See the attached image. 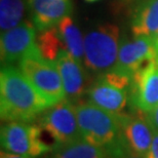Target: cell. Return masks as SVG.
I'll use <instances>...</instances> for the list:
<instances>
[{"mask_svg": "<svg viewBox=\"0 0 158 158\" xmlns=\"http://www.w3.org/2000/svg\"><path fill=\"white\" fill-rule=\"evenodd\" d=\"M108 158H146V157L132 152L124 144V142L122 141L117 146L109 151Z\"/></svg>", "mask_w": 158, "mask_h": 158, "instance_id": "d6986e66", "label": "cell"}, {"mask_svg": "<svg viewBox=\"0 0 158 158\" xmlns=\"http://www.w3.org/2000/svg\"><path fill=\"white\" fill-rule=\"evenodd\" d=\"M61 75L66 100L77 104L86 89V73L82 63L78 62L67 49H62L53 62Z\"/></svg>", "mask_w": 158, "mask_h": 158, "instance_id": "30bf717a", "label": "cell"}, {"mask_svg": "<svg viewBox=\"0 0 158 158\" xmlns=\"http://www.w3.org/2000/svg\"><path fill=\"white\" fill-rule=\"evenodd\" d=\"M31 22L37 32L56 27L73 10L72 0H27Z\"/></svg>", "mask_w": 158, "mask_h": 158, "instance_id": "8fae6325", "label": "cell"}, {"mask_svg": "<svg viewBox=\"0 0 158 158\" xmlns=\"http://www.w3.org/2000/svg\"><path fill=\"white\" fill-rule=\"evenodd\" d=\"M118 116L122 141L132 152L146 157L153 140V126L147 116L146 119L126 113Z\"/></svg>", "mask_w": 158, "mask_h": 158, "instance_id": "7c38bea8", "label": "cell"}, {"mask_svg": "<svg viewBox=\"0 0 158 158\" xmlns=\"http://www.w3.org/2000/svg\"><path fill=\"white\" fill-rule=\"evenodd\" d=\"M120 31L114 24H102L84 36V67L101 76L113 70L117 63Z\"/></svg>", "mask_w": 158, "mask_h": 158, "instance_id": "3957f363", "label": "cell"}, {"mask_svg": "<svg viewBox=\"0 0 158 158\" xmlns=\"http://www.w3.org/2000/svg\"><path fill=\"white\" fill-rule=\"evenodd\" d=\"M152 40H153V45H154V48H155V52L158 58V32L152 37Z\"/></svg>", "mask_w": 158, "mask_h": 158, "instance_id": "603a6c76", "label": "cell"}, {"mask_svg": "<svg viewBox=\"0 0 158 158\" xmlns=\"http://www.w3.org/2000/svg\"><path fill=\"white\" fill-rule=\"evenodd\" d=\"M83 141L107 151L122 142L118 114L108 112L89 102L75 104Z\"/></svg>", "mask_w": 158, "mask_h": 158, "instance_id": "7a4b0ae2", "label": "cell"}, {"mask_svg": "<svg viewBox=\"0 0 158 158\" xmlns=\"http://www.w3.org/2000/svg\"><path fill=\"white\" fill-rule=\"evenodd\" d=\"M39 126L56 149L60 146L83 141L75 104L68 100L48 107L39 116Z\"/></svg>", "mask_w": 158, "mask_h": 158, "instance_id": "8992f818", "label": "cell"}, {"mask_svg": "<svg viewBox=\"0 0 158 158\" xmlns=\"http://www.w3.org/2000/svg\"><path fill=\"white\" fill-rule=\"evenodd\" d=\"M0 141L2 150L35 158L55 150L39 124L30 122H6L1 126Z\"/></svg>", "mask_w": 158, "mask_h": 158, "instance_id": "5b68a950", "label": "cell"}, {"mask_svg": "<svg viewBox=\"0 0 158 158\" xmlns=\"http://www.w3.org/2000/svg\"><path fill=\"white\" fill-rule=\"evenodd\" d=\"M156 60H157V62H158V58H156Z\"/></svg>", "mask_w": 158, "mask_h": 158, "instance_id": "d4e9b609", "label": "cell"}, {"mask_svg": "<svg viewBox=\"0 0 158 158\" xmlns=\"http://www.w3.org/2000/svg\"><path fill=\"white\" fill-rule=\"evenodd\" d=\"M147 118L149 120V122L151 123V125L158 131V105L152 112L147 114Z\"/></svg>", "mask_w": 158, "mask_h": 158, "instance_id": "44dd1931", "label": "cell"}, {"mask_svg": "<svg viewBox=\"0 0 158 158\" xmlns=\"http://www.w3.org/2000/svg\"><path fill=\"white\" fill-rule=\"evenodd\" d=\"M37 46L42 56L52 62H55L62 49H66L56 27L38 32Z\"/></svg>", "mask_w": 158, "mask_h": 158, "instance_id": "ac0fdd59", "label": "cell"}, {"mask_svg": "<svg viewBox=\"0 0 158 158\" xmlns=\"http://www.w3.org/2000/svg\"><path fill=\"white\" fill-rule=\"evenodd\" d=\"M85 1H87V2H94V1H98V0H85Z\"/></svg>", "mask_w": 158, "mask_h": 158, "instance_id": "cb8c5ba5", "label": "cell"}, {"mask_svg": "<svg viewBox=\"0 0 158 158\" xmlns=\"http://www.w3.org/2000/svg\"><path fill=\"white\" fill-rule=\"evenodd\" d=\"M0 158H35V157L20 155V154H15V153H10V152H7V151L2 150L1 153H0Z\"/></svg>", "mask_w": 158, "mask_h": 158, "instance_id": "7402d4cb", "label": "cell"}, {"mask_svg": "<svg viewBox=\"0 0 158 158\" xmlns=\"http://www.w3.org/2000/svg\"><path fill=\"white\" fill-rule=\"evenodd\" d=\"M27 8V0H0L1 33L22 23Z\"/></svg>", "mask_w": 158, "mask_h": 158, "instance_id": "e0dca14e", "label": "cell"}, {"mask_svg": "<svg viewBox=\"0 0 158 158\" xmlns=\"http://www.w3.org/2000/svg\"><path fill=\"white\" fill-rule=\"evenodd\" d=\"M156 58L151 36H134L132 39L123 36L120 39L117 63L114 69L132 78L135 71Z\"/></svg>", "mask_w": 158, "mask_h": 158, "instance_id": "9c48e42d", "label": "cell"}, {"mask_svg": "<svg viewBox=\"0 0 158 158\" xmlns=\"http://www.w3.org/2000/svg\"><path fill=\"white\" fill-rule=\"evenodd\" d=\"M134 36H151L158 32V0H142L135 6L131 21Z\"/></svg>", "mask_w": 158, "mask_h": 158, "instance_id": "5bb4252c", "label": "cell"}, {"mask_svg": "<svg viewBox=\"0 0 158 158\" xmlns=\"http://www.w3.org/2000/svg\"><path fill=\"white\" fill-rule=\"evenodd\" d=\"M128 104L132 109L149 114L158 105V62L152 60L132 75L128 89Z\"/></svg>", "mask_w": 158, "mask_h": 158, "instance_id": "52a82bcc", "label": "cell"}, {"mask_svg": "<svg viewBox=\"0 0 158 158\" xmlns=\"http://www.w3.org/2000/svg\"><path fill=\"white\" fill-rule=\"evenodd\" d=\"M37 47V30L32 22L24 21L1 33L0 53L2 66L14 65Z\"/></svg>", "mask_w": 158, "mask_h": 158, "instance_id": "ba28073f", "label": "cell"}, {"mask_svg": "<svg viewBox=\"0 0 158 158\" xmlns=\"http://www.w3.org/2000/svg\"><path fill=\"white\" fill-rule=\"evenodd\" d=\"M88 102L114 114H121L128 104V89L98 76L87 88Z\"/></svg>", "mask_w": 158, "mask_h": 158, "instance_id": "4fadbf2b", "label": "cell"}, {"mask_svg": "<svg viewBox=\"0 0 158 158\" xmlns=\"http://www.w3.org/2000/svg\"><path fill=\"white\" fill-rule=\"evenodd\" d=\"M48 158H108V153L103 148L85 141H78L58 147L52 151Z\"/></svg>", "mask_w": 158, "mask_h": 158, "instance_id": "2e32d148", "label": "cell"}, {"mask_svg": "<svg viewBox=\"0 0 158 158\" xmlns=\"http://www.w3.org/2000/svg\"><path fill=\"white\" fill-rule=\"evenodd\" d=\"M19 68L50 106L66 100L58 68L52 61L42 56L38 46L20 60Z\"/></svg>", "mask_w": 158, "mask_h": 158, "instance_id": "277c9868", "label": "cell"}, {"mask_svg": "<svg viewBox=\"0 0 158 158\" xmlns=\"http://www.w3.org/2000/svg\"><path fill=\"white\" fill-rule=\"evenodd\" d=\"M50 107L20 68L5 65L0 72V114L2 121L32 122Z\"/></svg>", "mask_w": 158, "mask_h": 158, "instance_id": "6da1fadb", "label": "cell"}, {"mask_svg": "<svg viewBox=\"0 0 158 158\" xmlns=\"http://www.w3.org/2000/svg\"><path fill=\"white\" fill-rule=\"evenodd\" d=\"M59 34L64 42L66 49L77 60L83 64L84 61V38H82L79 28L75 25L72 18L66 17L58 26Z\"/></svg>", "mask_w": 158, "mask_h": 158, "instance_id": "9a60e30c", "label": "cell"}, {"mask_svg": "<svg viewBox=\"0 0 158 158\" xmlns=\"http://www.w3.org/2000/svg\"><path fill=\"white\" fill-rule=\"evenodd\" d=\"M146 158H158V131L153 127V140Z\"/></svg>", "mask_w": 158, "mask_h": 158, "instance_id": "ffe728a7", "label": "cell"}]
</instances>
